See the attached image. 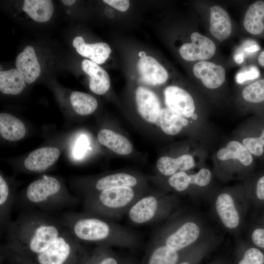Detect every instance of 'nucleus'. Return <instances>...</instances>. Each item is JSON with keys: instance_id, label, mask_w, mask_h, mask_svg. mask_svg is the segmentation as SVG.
Segmentation results:
<instances>
[{"instance_id": "1", "label": "nucleus", "mask_w": 264, "mask_h": 264, "mask_svg": "<svg viewBox=\"0 0 264 264\" xmlns=\"http://www.w3.org/2000/svg\"><path fill=\"white\" fill-rule=\"evenodd\" d=\"M6 230V245L19 255L34 256L37 264L54 251L82 246L62 220L44 212L23 213Z\"/></svg>"}, {"instance_id": "2", "label": "nucleus", "mask_w": 264, "mask_h": 264, "mask_svg": "<svg viewBox=\"0 0 264 264\" xmlns=\"http://www.w3.org/2000/svg\"><path fill=\"white\" fill-rule=\"evenodd\" d=\"M62 220L80 243L132 247L139 242L132 230L86 212L67 213Z\"/></svg>"}, {"instance_id": "3", "label": "nucleus", "mask_w": 264, "mask_h": 264, "mask_svg": "<svg viewBox=\"0 0 264 264\" xmlns=\"http://www.w3.org/2000/svg\"><path fill=\"white\" fill-rule=\"evenodd\" d=\"M132 187L110 188L86 197L83 202L85 212L109 220L126 215L142 197Z\"/></svg>"}, {"instance_id": "4", "label": "nucleus", "mask_w": 264, "mask_h": 264, "mask_svg": "<svg viewBox=\"0 0 264 264\" xmlns=\"http://www.w3.org/2000/svg\"><path fill=\"white\" fill-rule=\"evenodd\" d=\"M62 185L56 178L43 176L32 182L24 194V205L44 211L64 208L77 204L76 200L62 193Z\"/></svg>"}, {"instance_id": "5", "label": "nucleus", "mask_w": 264, "mask_h": 264, "mask_svg": "<svg viewBox=\"0 0 264 264\" xmlns=\"http://www.w3.org/2000/svg\"><path fill=\"white\" fill-rule=\"evenodd\" d=\"M169 203L160 195L143 196L130 207L126 214L127 219L134 225L159 222L168 214Z\"/></svg>"}, {"instance_id": "6", "label": "nucleus", "mask_w": 264, "mask_h": 264, "mask_svg": "<svg viewBox=\"0 0 264 264\" xmlns=\"http://www.w3.org/2000/svg\"><path fill=\"white\" fill-rule=\"evenodd\" d=\"M199 233V228L196 223L186 221L170 233L156 230L151 241L161 243L178 251L195 242Z\"/></svg>"}, {"instance_id": "7", "label": "nucleus", "mask_w": 264, "mask_h": 264, "mask_svg": "<svg viewBox=\"0 0 264 264\" xmlns=\"http://www.w3.org/2000/svg\"><path fill=\"white\" fill-rule=\"evenodd\" d=\"M191 43L183 44L179 49L183 59L188 61H205L214 55L216 45L209 38L195 32L191 34Z\"/></svg>"}, {"instance_id": "8", "label": "nucleus", "mask_w": 264, "mask_h": 264, "mask_svg": "<svg viewBox=\"0 0 264 264\" xmlns=\"http://www.w3.org/2000/svg\"><path fill=\"white\" fill-rule=\"evenodd\" d=\"M165 103L172 110L185 117H191L195 106L192 96L184 89L175 86L167 87L164 91Z\"/></svg>"}, {"instance_id": "9", "label": "nucleus", "mask_w": 264, "mask_h": 264, "mask_svg": "<svg viewBox=\"0 0 264 264\" xmlns=\"http://www.w3.org/2000/svg\"><path fill=\"white\" fill-rule=\"evenodd\" d=\"M193 73L208 88H217L221 86L225 80L224 68L220 65L208 61L197 63L194 66Z\"/></svg>"}, {"instance_id": "10", "label": "nucleus", "mask_w": 264, "mask_h": 264, "mask_svg": "<svg viewBox=\"0 0 264 264\" xmlns=\"http://www.w3.org/2000/svg\"><path fill=\"white\" fill-rule=\"evenodd\" d=\"M135 101L140 115L148 122H155L161 110L156 95L146 88L139 87L135 91Z\"/></svg>"}, {"instance_id": "11", "label": "nucleus", "mask_w": 264, "mask_h": 264, "mask_svg": "<svg viewBox=\"0 0 264 264\" xmlns=\"http://www.w3.org/2000/svg\"><path fill=\"white\" fill-rule=\"evenodd\" d=\"M60 155L55 147H43L31 152L24 161L25 168L36 173L43 172L53 165Z\"/></svg>"}, {"instance_id": "12", "label": "nucleus", "mask_w": 264, "mask_h": 264, "mask_svg": "<svg viewBox=\"0 0 264 264\" xmlns=\"http://www.w3.org/2000/svg\"><path fill=\"white\" fill-rule=\"evenodd\" d=\"M137 68L141 80L148 85H161L168 78L165 68L151 56L141 58L138 62Z\"/></svg>"}, {"instance_id": "13", "label": "nucleus", "mask_w": 264, "mask_h": 264, "mask_svg": "<svg viewBox=\"0 0 264 264\" xmlns=\"http://www.w3.org/2000/svg\"><path fill=\"white\" fill-rule=\"evenodd\" d=\"M16 66L27 84L33 83L39 76L41 71L34 49L31 45L26 46L23 51L18 55Z\"/></svg>"}, {"instance_id": "14", "label": "nucleus", "mask_w": 264, "mask_h": 264, "mask_svg": "<svg viewBox=\"0 0 264 264\" xmlns=\"http://www.w3.org/2000/svg\"><path fill=\"white\" fill-rule=\"evenodd\" d=\"M72 44L79 54L89 58L91 61L97 64L105 62L111 51L110 46L105 43L86 44L81 36L75 37Z\"/></svg>"}, {"instance_id": "15", "label": "nucleus", "mask_w": 264, "mask_h": 264, "mask_svg": "<svg viewBox=\"0 0 264 264\" xmlns=\"http://www.w3.org/2000/svg\"><path fill=\"white\" fill-rule=\"evenodd\" d=\"M209 29L211 34L220 42L227 39L231 33L229 14L220 6L214 5L210 8Z\"/></svg>"}, {"instance_id": "16", "label": "nucleus", "mask_w": 264, "mask_h": 264, "mask_svg": "<svg viewBox=\"0 0 264 264\" xmlns=\"http://www.w3.org/2000/svg\"><path fill=\"white\" fill-rule=\"evenodd\" d=\"M83 70L90 76L89 87L94 93L101 95L105 93L110 87V79L108 73L98 64L84 60L81 64Z\"/></svg>"}, {"instance_id": "17", "label": "nucleus", "mask_w": 264, "mask_h": 264, "mask_svg": "<svg viewBox=\"0 0 264 264\" xmlns=\"http://www.w3.org/2000/svg\"><path fill=\"white\" fill-rule=\"evenodd\" d=\"M217 212L224 225L229 228H236L239 223V216L232 197L220 194L216 202Z\"/></svg>"}, {"instance_id": "18", "label": "nucleus", "mask_w": 264, "mask_h": 264, "mask_svg": "<svg viewBox=\"0 0 264 264\" xmlns=\"http://www.w3.org/2000/svg\"><path fill=\"white\" fill-rule=\"evenodd\" d=\"M98 140L117 154L127 155L132 152V145L128 139L110 130L104 129L100 131Z\"/></svg>"}, {"instance_id": "19", "label": "nucleus", "mask_w": 264, "mask_h": 264, "mask_svg": "<svg viewBox=\"0 0 264 264\" xmlns=\"http://www.w3.org/2000/svg\"><path fill=\"white\" fill-rule=\"evenodd\" d=\"M195 166L193 157L189 154L182 155L176 158L163 156L159 158L156 163L158 171L166 176H171L178 170L184 171Z\"/></svg>"}, {"instance_id": "20", "label": "nucleus", "mask_w": 264, "mask_h": 264, "mask_svg": "<svg viewBox=\"0 0 264 264\" xmlns=\"http://www.w3.org/2000/svg\"><path fill=\"white\" fill-rule=\"evenodd\" d=\"M0 133L5 139L15 141L24 136L26 129L23 123L15 116L7 113H0Z\"/></svg>"}, {"instance_id": "21", "label": "nucleus", "mask_w": 264, "mask_h": 264, "mask_svg": "<svg viewBox=\"0 0 264 264\" xmlns=\"http://www.w3.org/2000/svg\"><path fill=\"white\" fill-rule=\"evenodd\" d=\"M264 2L258 0L248 8L243 20V26L249 33L257 35L264 29Z\"/></svg>"}, {"instance_id": "22", "label": "nucleus", "mask_w": 264, "mask_h": 264, "mask_svg": "<svg viewBox=\"0 0 264 264\" xmlns=\"http://www.w3.org/2000/svg\"><path fill=\"white\" fill-rule=\"evenodd\" d=\"M251 154L242 143L238 141L233 140L228 142L225 147L220 149L217 152V156L220 160L236 159L242 165L248 166L253 161Z\"/></svg>"}, {"instance_id": "23", "label": "nucleus", "mask_w": 264, "mask_h": 264, "mask_svg": "<svg viewBox=\"0 0 264 264\" xmlns=\"http://www.w3.org/2000/svg\"><path fill=\"white\" fill-rule=\"evenodd\" d=\"M138 183V179L135 176L128 173H118L107 175L95 181L94 186L95 191L92 195L112 187H134Z\"/></svg>"}, {"instance_id": "24", "label": "nucleus", "mask_w": 264, "mask_h": 264, "mask_svg": "<svg viewBox=\"0 0 264 264\" xmlns=\"http://www.w3.org/2000/svg\"><path fill=\"white\" fill-rule=\"evenodd\" d=\"M22 10L34 21L45 22L51 18L54 8L50 0H25Z\"/></svg>"}, {"instance_id": "25", "label": "nucleus", "mask_w": 264, "mask_h": 264, "mask_svg": "<svg viewBox=\"0 0 264 264\" xmlns=\"http://www.w3.org/2000/svg\"><path fill=\"white\" fill-rule=\"evenodd\" d=\"M147 264H176L179 255L175 251L161 243L151 241Z\"/></svg>"}, {"instance_id": "26", "label": "nucleus", "mask_w": 264, "mask_h": 264, "mask_svg": "<svg viewBox=\"0 0 264 264\" xmlns=\"http://www.w3.org/2000/svg\"><path fill=\"white\" fill-rule=\"evenodd\" d=\"M25 87V81L17 69L0 71V90L2 93L18 94Z\"/></svg>"}, {"instance_id": "27", "label": "nucleus", "mask_w": 264, "mask_h": 264, "mask_svg": "<svg viewBox=\"0 0 264 264\" xmlns=\"http://www.w3.org/2000/svg\"><path fill=\"white\" fill-rule=\"evenodd\" d=\"M159 118L161 129L169 135L176 134L188 124L185 117L168 108L161 109Z\"/></svg>"}, {"instance_id": "28", "label": "nucleus", "mask_w": 264, "mask_h": 264, "mask_svg": "<svg viewBox=\"0 0 264 264\" xmlns=\"http://www.w3.org/2000/svg\"><path fill=\"white\" fill-rule=\"evenodd\" d=\"M9 185L1 175H0V222L1 230L6 229L11 222V213L14 204Z\"/></svg>"}, {"instance_id": "29", "label": "nucleus", "mask_w": 264, "mask_h": 264, "mask_svg": "<svg viewBox=\"0 0 264 264\" xmlns=\"http://www.w3.org/2000/svg\"><path fill=\"white\" fill-rule=\"evenodd\" d=\"M70 101L74 110L81 115L93 113L97 107L96 99L92 95L82 92H72Z\"/></svg>"}, {"instance_id": "30", "label": "nucleus", "mask_w": 264, "mask_h": 264, "mask_svg": "<svg viewBox=\"0 0 264 264\" xmlns=\"http://www.w3.org/2000/svg\"><path fill=\"white\" fill-rule=\"evenodd\" d=\"M242 96L245 101L250 103H258L264 101V79L247 86L242 90Z\"/></svg>"}, {"instance_id": "31", "label": "nucleus", "mask_w": 264, "mask_h": 264, "mask_svg": "<svg viewBox=\"0 0 264 264\" xmlns=\"http://www.w3.org/2000/svg\"><path fill=\"white\" fill-rule=\"evenodd\" d=\"M242 142L251 154L257 156L262 155L264 148V129L259 137H246Z\"/></svg>"}, {"instance_id": "32", "label": "nucleus", "mask_w": 264, "mask_h": 264, "mask_svg": "<svg viewBox=\"0 0 264 264\" xmlns=\"http://www.w3.org/2000/svg\"><path fill=\"white\" fill-rule=\"evenodd\" d=\"M169 185L178 192L184 191L189 186V175L184 171H179L172 175L168 179Z\"/></svg>"}, {"instance_id": "33", "label": "nucleus", "mask_w": 264, "mask_h": 264, "mask_svg": "<svg viewBox=\"0 0 264 264\" xmlns=\"http://www.w3.org/2000/svg\"><path fill=\"white\" fill-rule=\"evenodd\" d=\"M264 255L255 248L248 249L239 264H264Z\"/></svg>"}, {"instance_id": "34", "label": "nucleus", "mask_w": 264, "mask_h": 264, "mask_svg": "<svg viewBox=\"0 0 264 264\" xmlns=\"http://www.w3.org/2000/svg\"><path fill=\"white\" fill-rule=\"evenodd\" d=\"M189 176L190 184L196 185L201 187L207 185L211 179V173L206 168H202L198 173L189 175Z\"/></svg>"}, {"instance_id": "35", "label": "nucleus", "mask_w": 264, "mask_h": 264, "mask_svg": "<svg viewBox=\"0 0 264 264\" xmlns=\"http://www.w3.org/2000/svg\"><path fill=\"white\" fill-rule=\"evenodd\" d=\"M259 72L255 67L250 68L249 70H245L238 73L236 79L239 83H242L245 81L257 78Z\"/></svg>"}, {"instance_id": "36", "label": "nucleus", "mask_w": 264, "mask_h": 264, "mask_svg": "<svg viewBox=\"0 0 264 264\" xmlns=\"http://www.w3.org/2000/svg\"><path fill=\"white\" fill-rule=\"evenodd\" d=\"M109 247L103 245V256L93 264H119L116 258L107 253Z\"/></svg>"}, {"instance_id": "37", "label": "nucleus", "mask_w": 264, "mask_h": 264, "mask_svg": "<svg viewBox=\"0 0 264 264\" xmlns=\"http://www.w3.org/2000/svg\"><path fill=\"white\" fill-rule=\"evenodd\" d=\"M87 146V141L84 136H81L78 139L74 149V154L76 158H79L83 155Z\"/></svg>"}, {"instance_id": "38", "label": "nucleus", "mask_w": 264, "mask_h": 264, "mask_svg": "<svg viewBox=\"0 0 264 264\" xmlns=\"http://www.w3.org/2000/svg\"><path fill=\"white\" fill-rule=\"evenodd\" d=\"M103 1L121 12L127 11L130 6L128 0H104Z\"/></svg>"}, {"instance_id": "39", "label": "nucleus", "mask_w": 264, "mask_h": 264, "mask_svg": "<svg viewBox=\"0 0 264 264\" xmlns=\"http://www.w3.org/2000/svg\"><path fill=\"white\" fill-rule=\"evenodd\" d=\"M252 240L257 246L264 248V229H255L252 235Z\"/></svg>"}, {"instance_id": "40", "label": "nucleus", "mask_w": 264, "mask_h": 264, "mask_svg": "<svg viewBox=\"0 0 264 264\" xmlns=\"http://www.w3.org/2000/svg\"><path fill=\"white\" fill-rule=\"evenodd\" d=\"M256 195L259 199L264 200V176L261 177L257 182Z\"/></svg>"}, {"instance_id": "41", "label": "nucleus", "mask_w": 264, "mask_h": 264, "mask_svg": "<svg viewBox=\"0 0 264 264\" xmlns=\"http://www.w3.org/2000/svg\"><path fill=\"white\" fill-rule=\"evenodd\" d=\"M258 62L261 66L264 67V50L260 54L258 57Z\"/></svg>"}, {"instance_id": "42", "label": "nucleus", "mask_w": 264, "mask_h": 264, "mask_svg": "<svg viewBox=\"0 0 264 264\" xmlns=\"http://www.w3.org/2000/svg\"><path fill=\"white\" fill-rule=\"evenodd\" d=\"M61 1L66 5H71L76 1L75 0H62Z\"/></svg>"}, {"instance_id": "43", "label": "nucleus", "mask_w": 264, "mask_h": 264, "mask_svg": "<svg viewBox=\"0 0 264 264\" xmlns=\"http://www.w3.org/2000/svg\"><path fill=\"white\" fill-rule=\"evenodd\" d=\"M258 47L257 46H254L252 47L251 48H247V50L248 51H254L255 50H257L258 49Z\"/></svg>"}, {"instance_id": "44", "label": "nucleus", "mask_w": 264, "mask_h": 264, "mask_svg": "<svg viewBox=\"0 0 264 264\" xmlns=\"http://www.w3.org/2000/svg\"><path fill=\"white\" fill-rule=\"evenodd\" d=\"M138 55L141 57H144L146 56V54L144 51H140L138 53Z\"/></svg>"}, {"instance_id": "45", "label": "nucleus", "mask_w": 264, "mask_h": 264, "mask_svg": "<svg viewBox=\"0 0 264 264\" xmlns=\"http://www.w3.org/2000/svg\"><path fill=\"white\" fill-rule=\"evenodd\" d=\"M179 264H190L188 262H183V263H181Z\"/></svg>"}]
</instances>
